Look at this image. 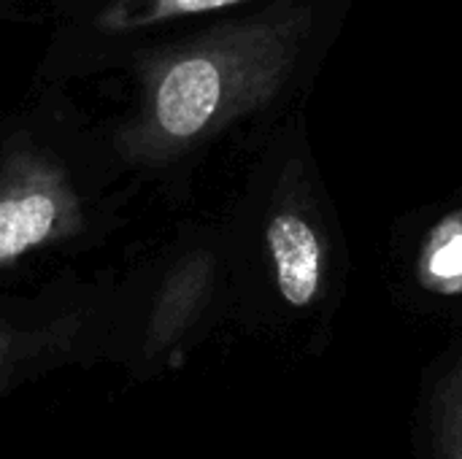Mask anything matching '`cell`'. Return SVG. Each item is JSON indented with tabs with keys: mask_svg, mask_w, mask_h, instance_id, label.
<instances>
[{
	"mask_svg": "<svg viewBox=\"0 0 462 459\" xmlns=\"http://www.w3.org/2000/svg\"><path fill=\"white\" fill-rule=\"evenodd\" d=\"M79 335V319L57 317L51 322L24 325L0 311V395L27 381L49 363L62 360Z\"/></svg>",
	"mask_w": 462,
	"mask_h": 459,
	"instance_id": "5b68a950",
	"label": "cell"
},
{
	"mask_svg": "<svg viewBox=\"0 0 462 459\" xmlns=\"http://www.w3.org/2000/svg\"><path fill=\"white\" fill-rule=\"evenodd\" d=\"M214 281V260L206 252L184 257L162 281L152 322H149V352H168L203 311Z\"/></svg>",
	"mask_w": 462,
	"mask_h": 459,
	"instance_id": "277c9868",
	"label": "cell"
},
{
	"mask_svg": "<svg viewBox=\"0 0 462 459\" xmlns=\"http://www.w3.org/2000/svg\"><path fill=\"white\" fill-rule=\"evenodd\" d=\"M309 22L306 5H284L146 51L119 154L141 168L168 165L263 108L292 73Z\"/></svg>",
	"mask_w": 462,
	"mask_h": 459,
	"instance_id": "6da1fadb",
	"label": "cell"
},
{
	"mask_svg": "<svg viewBox=\"0 0 462 459\" xmlns=\"http://www.w3.org/2000/svg\"><path fill=\"white\" fill-rule=\"evenodd\" d=\"M276 271V287L292 308H306L322 287V241L314 225L298 211H276L265 230Z\"/></svg>",
	"mask_w": 462,
	"mask_h": 459,
	"instance_id": "3957f363",
	"label": "cell"
},
{
	"mask_svg": "<svg viewBox=\"0 0 462 459\" xmlns=\"http://www.w3.org/2000/svg\"><path fill=\"white\" fill-rule=\"evenodd\" d=\"M87 216L65 162L41 146L0 160V268L84 233Z\"/></svg>",
	"mask_w": 462,
	"mask_h": 459,
	"instance_id": "7a4b0ae2",
	"label": "cell"
},
{
	"mask_svg": "<svg viewBox=\"0 0 462 459\" xmlns=\"http://www.w3.org/2000/svg\"><path fill=\"white\" fill-rule=\"evenodd\" d=\"M417 279L436 295H462V211L447 214L425 238Z\"/></svg>",
	"mask_w": 462,
	"mask_h": 459,
	"instance_id": "52a82bcc",
	"label": "cell"
},
{
	"mask_svg": "<svg viewBox=\"0 0 462 459\" xmlns=\"http://www.w3.org/2000/svg\"><path fill=\"white\" fill-rule=\"evenodd\" d=\"M439 454L441 459H462V368L452 376L439 419Z\"/></svg>",
	"mask_w": 462,
	"mask_h": 459,
	"instance_id": "ba28073f",
	"label": "cell"
},
{
	"mask_svg": "<svg viewBox=\"0 0 462 459\" xmlns=\"http://www.w3.org/2000/svg\"><path fill=\"white\" fill-rule=\"evenodd\" d=\"M238 3L246 0H108L95 16V27L106 35H125Z\"/></svg>",
	"mask_w": 462,
	"mask_h": 459,
	"instance_id": "8992f818",
	"label": "cell"
}]
</instances>
